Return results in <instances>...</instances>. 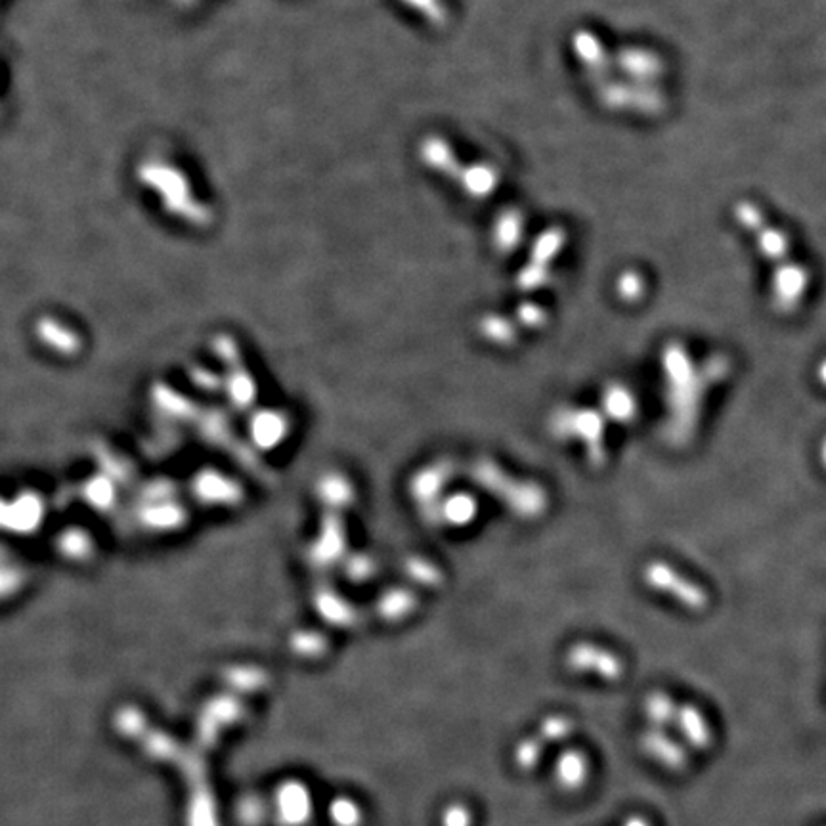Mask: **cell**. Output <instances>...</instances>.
<instances>
[{
  "instance_id": "1",
  "label": "cell",
  "mask_w": 826,
  "mask_h": 826,
  "mask_svg": "<svg viewBox=\"0 0 826 826\" xmlns=\"http://www.w3.org/2000/svg\"><path fill=\"white\" fill-rule=\"evenodd\" d=\"M566 664L578 674H593L601 679L614 681L624 672V664L610 650L592 643H578L568 650Z\"/></svg>"
},
{
  "instance_id": "2",
  "label": "cell",
  "mask_w": 826,
  "mask_h": 826,
  "mask_svg": "<svg viewBox=\"0 0 826 826\" xmlns=\"http://www.w3.org/2000/svg\"><path fill=\"white\" fill-rule=\"evenodd\" d=\"M641 748L648 757H653L656 764L665 769L677 773L687 767L685 750L656 727L645 730L641 735Z\"/></svg>"
},
{
  "instance_id": "3",
  "label": "cell",
  "mask_w": 826,
  "mask_h": 826,
  "mask_svg": "<svg viewBox=\"0 0 826 826\" xmlns=\"http://www.w3.org/2000/svg\"><path fill=\"white\" fill-rule=\"evenodd\" d=\"M647 578H648V583H653L662 592L672 593L674 597H677L683 602V605H687L691 609H702L706 605V595L698 590L696 585L679 578L670 568H665L662 564H655L653 568H648Z\"/></svg>"
},
{
  "instance_id": "4",
  "label": "cell",
  "mask_w": 826,
  "mask_h": 826,
  "mask_svg": "<svg viewBox=\"0 0 826 826\" xmlns=\"http://www.w3.org/2000/svg\"><path fill=\"white\" fill-rule=\"evenodd\" d=\"M590 775V764L582 750H564L555 764V781L568 792L580 790Z\"/></svg>"
},
{
  "instance_id": "5",
  "label": "cell",
  "mask_w": 826,
  "mask_h": 826,
  "mask_svg": "<svg viewBox=\"0 0 826 826\" xmlns=\"http://www.w3.org/2000/svg\"><path fill=\"white\" fill-rule=\"evenodd\" d=\"M677 727L681 729L683 737L696 750H706L708 746L713 740L710 723L702 716V711L698 710L693 704H683L677 710V718H675Z\"/></svg>"
},
{
  "instance_id": "6",
  "label": "cell",
  "mask_w": 826,
  "mask_h": 826,
  "mask_svg": "<svg viewBox=\"0 0 826 826\" xmlns=\"http://www.w3.org/2000/svg\"><path fill=\"white\" fill-rule=\"evenodd\" d=\"M280 809H281V817L285 824H289V826L305 824L312 813L308 790L298 783L285 785L280 794Z\"/></svg>"
},
{
  "instance_id": "7",
  "label": "cell",
  "mask_w": 826,
  "mask_h": 826,
  "mask_svg": "<svg viewBox=\"0 0 826 826\" xmlns=\"http://www.w3.org/2000/svg\"><path fill=\"white\" fill-rule=\"evenodd\" d=\"M677 706L674 702V698L668 693L655 691L647 696L645 701V713L648 721L653 723L656 729L665 727L670 723H675L677 718Z\"/></svg>"
},
{
  "instance_id": "8",
  "label": "cell",
  "mask_w": 826,
  "mask_h": 826,
  "mask_svg": "<svg viewBox=\"0 0 826 826\" xmlns=\"http://www.w3.org/2000/svg\"><path fill=\"white\" fill-rule=\"evenodd\" d=\"M544 756V739L539 735H530L527 739H522L513 752L515 766L520 771H532L537 767L539 759Z\"/></svg>"
},
{
  "instance_id": "9",
  "label": "cell",
  "mask_w": 826,
  "mask_h": 826,
  "mask_svg": "<svg viewBox=\"0 0 826 826\" xmlns=\"http://www.w3.org/2000/svg\"><path fill=\"white\" fill-rule=\"evenodd\" d=\"M329 817L335 826H362L363 813L360 805L351 798H337L329 805Z\"/></svg>"
},
{
  "instance_id": "10",
  "label": "cell",
  "mask_w": 826,
  "mask_h": 826,
  "mask_svg": "<svg viewBox=\"0 0 826 826\" xmlns=\"http://www.w3.org/2000/svg\"><path fill=\"white\" fill-rule=\"evenodd\" d=\"M413 605H416V599L408 592H392L381 601L379 612L387 620H400L413 609Z\"/></svg>"
},
{
  "instance_id": "11",
  "label": "cell",
  "mask_w": 826,
  "mask_h": 826,
  "mask_svg": "<svg viewBox=\"0 0 826 826\" xmlns=\"http://www.w3.org/2000/svg\"><path fill=\"white\" fill-rule=\"evenodd\" d=\"M570 730H572V721L566 716H559V713H555V716H547L542 721L537 735L547 742H559L570 735Z\"/></svg>"
},
{
  "instance_id": "12",
  "label": "cell",
  "mask_w": 826,
  "mask_h": 826,
  "mask_svg": "<svg viewBox=\"0 0 826 826\" xmlns=\"http://www.w3.org/2000/svg\"><path fill=\"white\" fill-rule=\"evenodd\" d=\"M473 813L463 803H450L442 812V826H471Z\"/></svg>"
},
{
  "instance_id": "13",
  "label": "cell",
  "mask_w": 826,
  "mask_h": 826,
  "mask_svg": "<svg viewBox=\"0 0 826 826\" xmlns=\"http://www.w3.org/2000/svg\"><path fill=\"white\" fill-rule=\"evenodd\" d=\"M624 826H650V822L645 819V817H639V815H633L629 817Z\"/></svg>"
}]
</instances>
